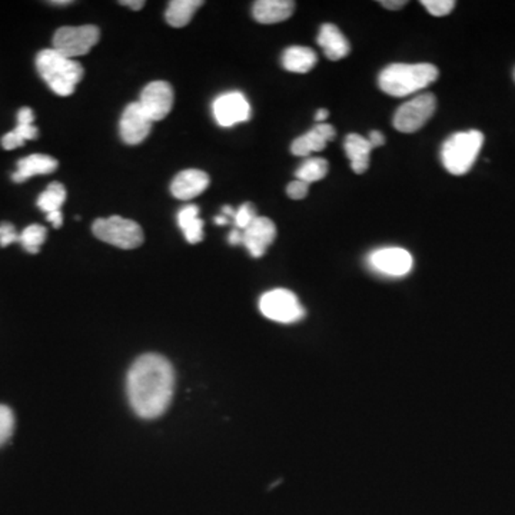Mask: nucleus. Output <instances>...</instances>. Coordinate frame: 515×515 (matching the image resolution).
<instances>
[{
  "instance_id": "17",
  "label": "nucleus",
  "mask_w": 515,
  "mask_h": 515,
  "mask_svg": "<svg viewBox=\"0 0 515 515\" xmlns=\"http://www.w3.org/2000/svg\"><path fill=\"white\" fill-rule=\"evenodd\" d=\"M295 6L292 0H258L252 7V14L259 23H279L288 21L295 12Z\"/></svg>"
},
{
  "instance_id": "18",
  "label": "nucleus",
  "mask_w": 515,
  "mask_h": 515,
  "mask_svg": "<svg viewBox=\"0 0 515 515\" xmlns=\"http://www.w3.org/2000/svg\"><path fill=\"white\" fill-rule=\"evenodd\" d=\"M58 161L49 154H33L17 162V169L12 175L14 183H21L38 175H49L58 169Z\"/></svg>"
},
{
  "instance_id": "6",
  "label": "nucleus",
  "mask_w": 515,
  "mask_h": 515,
  "mask_svg": "<svg viewBox=\"0 0 515 515\" xmlns=\"http://www.w3.org/2000/svg\"><path fill=\"white\" fill-rule=\"evenodd\" d=\"M262 315L279 323H294L303 320L305 309L294 292L288 289H272L259 299Z\"/></svg>"
},
{
  "instance_id": "23",
  "label": "nucleus",
  "mask_w": 515,
  "mask_h": 515,
  "mask_svg": "<svg viewBox=\"0 0 515 515\" xmlns=\"http://www.w3.org/2000/svg\"><path fill=\"white\" fill-rule=\"evenodd\" d=\"M202 5V0H172L166 9V22L173 28H183Z\"/></svg>"
},
{
  "instance_id": "38",
  "label": "nucleus",
  "mask_w": 515,
  "mask_h": 515,
  "mask_svg": "<svg viewBox=\"0 0 515 515\" xmlns=\"http://www.w3.org/2000/svg\"><path fill=\"white\" fill-rule=\"evenodd\" d=\"M222 215L223 217H232L234 218L235 211L230 208V206H223L222 208Z\"/></svg>"
},
{
  "instance_id": "3",
  "label": "nucleus",
  "mask_w": 515,
  "mask_h": 515,
  "mask_svg": "<svg viewBox=\"0 0 515 515\" xmlns=\"http://www.w3.org/2000/svg\"><path fill=\"white\" fill-rule=\"evenodd\" d=\"M36 68L42 80L59 97H70L83 80L85 70L73 59L65 58L55 49H45L36 56Z\"/></svg>"
},
{
  "instance_id": "32",
  "label": "nucleus",
  "mask_w": 515,
  "mask_h": 515,
  "mask_svg": "<svg viewBox=\"0 0 515 515\" xmlns=\"http://www.w3.org/2000/svg\"><path fill=\"white\" fill-rule=\"evenodd\" d=\"M379 5L384 6L385 9H389V11H399V9L406 6L407 0H381Z\"/></svg>"
},
{
  "instance_id": "29",
  "label": "nucleus",
  "mask_w": 515,
  "mask_h": 515,
  "mask_svg": "<svg viewBox=\"0 0 515 515\" xmlns=\"http://www.w3.org/2000/svg\"><path fill=\"white\" fill-rule=\"evenodd\" d=\"M421 5L426 7L429 14L435 17L446 16L455 7L454 0H423Z\"/></svg>"
},
{
  "instance_id": "8",
  "label": "nucleus",
  "mask_w": 515,
  "mask_h": 515,
  "mask_svg": "<svg viewBox=\"0 0 515 515\" xmlns=\"http://www.w3.org/2000/svg\"><path fill=\"white\" fill-rule=\"evenodd\" d=\"M435 109L436 98L433 93H424L401 105L395 112L392 124L402 134H414L433 117Z\"/></svg>"
},
{
  "instance_id": "31",
  "label": "nucleus",
  "mask_w": 515,
  "mask_h": 515,
  "mask_svg": "<svg viewBox=\"0 0 515 515\" xmlns=\"http://www.w3.org/2000/svg\"><path fill=\"white\" fill-rule=\"evenodd\" d=\"M308 183L298 181V179L289 183L288 188H286V193H288L289 198L294 201L304 200V198L308 195Z\"/></svg>"
},
{
  "instance_id": "19",
  "label": "nucleus",
  "mask_w": 515,
  "mask_h": 515,
  "mask_svg": "<svg viewBox=\"0 0 515 515\" xmlns=\"http://www.w3.org/2000/svg\"><path fill=\"white\" fill-rule=\"evenodd\" d=\"M318 45L323 49L326 58L330 61H341L347 58L350 53V42L343 36L342 32L332 23H325L321 26L318 33Z\"/></svg>"
},
{
  "instance_id": "39",
  "label": "nucleus",
  "mask_w": 515,
  "mask_h": 515,
  "mask_svg": "<svg viewBox=\"0 0 515 515\" xmlns=\"http://www.w3.org/2000/svg\"><path fill=\"white\" fill-rule=\"evenodd\" d=\"M215 223H217V225H220V227H223V225H228V218L227 217H223V215H220V217L215 218Z\"/></svg>"
},
{
  "instance_id": "26",
  "label": "nucleus",
  "mask_w": 515,
  "mask_h": 515,
  "mask_svg": "<svg viewBox=\"0 0 515 515\" xmlns=\"http://www.w3.org/2000/svg\"><path fill=\"white\" fill-rule=\"evenodd\" d=\"M46 235H48V229L45 227L33 223L28 228H24L19 242L24 248V251H28L29 254H38L39 249L46 240Z\"/></svg>"
},
{
  "instance_id": "36",
  "label": "nucleus",
  "mask_w": 515,
  "mask_h": 515,
  "mask_svg": "<svg viewBox=\"0 0 515 515\" xmlns=\"http://www.w3.org/2000/svg\"><path fill=\"white\" fill-rule=\"evenodd\" d=\"M228 240H229L230 245L242 244V234H240L239 229L232 230V232H230L229 238H228Z\"/></svg>"
},
{
  "instance_id": "35",
  "label": "nucleus",
  "mask_w": 515,
  "mask_h": 515,
  "mask_svg": "<svg viewBox=\"0 0 515 515\" xmlns=\"http://www.w3.org/2000/svg\"><path fill=\"white\" fill-rule=\"evenodd\" d=\"M120 5L131 7L132 11H141L142 7L145 6V2L144 0H125V2H120Z\"/></svg>"
},
{
  "instance_id": "2",
  "label": "nucleus",
  "mask_w": 515,
  "mask_h": 515,
  "mask_svg": "<svg viewBox=\"0 0 515 515\" xmlns=\"http://www.w3.org/2000/svg\"><path fill=\"white\" fill-rule=\"evenodd\" d=\"M440 76L431 63H394L378 76V85L389 97L406 98L426 89Z\"/></svg>"
},
{
  "instance_id": "22",
  "label": "nucleus",
  "mask_w": 515,
  "mask_h": 515,
  "mask_svg": "<svg viewBox=\"0 0 515 515\" xmlns=\"http://www.w3.org/2000/svg\"><path fill=\"white\" fill-rule=\"evenodd\" d=\"M178 225L185 234L189 244H200L203 240V220L200 218V208L196 205L183 206L178 212Z\"/></svg>"
},
{
  "instance_id": "12",
  "label": "nucleus",
  "mask_w": 515,
  "mask_h": 515,
  "mask_svg": "<svg viewBox=\"0 0 515 515\" xmlns=\"http://www.w3.org/2000/svg\"><path fill=\"white\" fill-rule=\"evenodd\" d=\"M151 129L152 120L145 115L139 103H131L125 108L119 122V134L125 144H142L151 134Z\"/></svg>"
},
{
  "instance_id": "28",
  "label": "nucleus",
  "mask_w": 515,
  "mask_h": 515,
  "mask_svg": "<svg viewBox=\"0 0 515 515\" xmlns=\"http://www.w3.org/2000/svg\"><path fill=\"white\" fill-rule=\"evenodd\" d=\"M257 211H255V206L252 203H242L234 215L235 227H237V229L245 230L257 220Z\"/></svg>"
},
{
  "instance_id": "33",
  "label": "nucleus",
  "mask_w": 515,
  "mask_h": 515,
  "mask_svg": "<svg viewBox=\"0 0 515 515\" xmlns=\"http://www.w3.org/2000/svg\"><path fill=\"white\" fill-rule=\"evenodd\" d=\"M368 141L371 144L372 149L379 148L385 144V136L379 131H372Z\"/></svg>"
},
{
  "instance_id": "34",
  "label": "nucleus",
  "mask_w": 515,
  "mask_h": 515,
  "mask_svg": "<svg viewBox=\"0 0 515 515\" xmlns=\"http://www.w3.org/2000/svg\"><path fill=\"white\" fill-rule=\"evenodd\" d=\"M46 220H48L49 222H52V225H53V227L55 228L62 227L63 217H62V212H61V211H55V212L48 213V217H46Z\"/></svg>"
},
{
  "instance_id": "5",
  "label": "nucleus",
  "mask_w": 515,
  "mask_h": 515,
  "mask_svg": "<svg viewBox=\"0 0 515 515\" xmlns=\"http://www.w3.org/2000/svg\"><path fill=\"white\" fill-rule=\"evenodd\" d=\"M92 230L98 239L120 249H136L145 240L144 230L139 223L117 215L95 220Z\"/></svg>"
},
{
  "instance_id": "7",
  "label": "nucleus",
  "mask_w": 515,
  "mask_h": 515,
  "mask_svg": "<svg viewBox=\"0 0 515 515\" xmlns=\"http://www.w3.org/2000/svg\"><path fill=\"white\" fill-rule=\"evenodd\" d=\"M100 31L97 26H63L53 36V49L68 59L89 53L90 49L99 42Z\"/></svg>"
},
{
  "instance_id": "20",
  "label": "nucleus",
  "mask_w": 515,
  "mask_h": 515,
  "mask_svg": "<svg viewBox=\"0 0 515 515\" xmlns=\"http://www.w3.org/2000/svg\"><path fill=\"white\" fill-rule=\"evenodd\" d=\"M343 148H345L348 159H350L351 169L355 173H364L368 171L372 151L371 144L368 139L358 134H350L345 137Z\"/></svg>"
},
{
  "instance_id": "1",
  "label": "nucleus",
  "mask_w": 515,
  "mask_h": 515,
  "mask_svg": "<svg viewBox=\"0 0 515 515\" xmlns=\"http://www.w3.org/2000/svg\"><path fill=\"white\" fill-rule=\"evenodd\" d=\"M175 389V371L165 357L145 354L127 372L126 391L135 414L144 419L164 416Z\"/></svg>"
},
{
  "instance_id": "11",
  "label": "nucleus",
  "mask_w": 515,
  "mask_h": 515,
  "mask_svg": "<svg viewBox=\"0 0 515 515\" xmlns=\"http://www.w3.org/2000/svg\"><path fill=\"white\" fill-rule=\"evenodd\" d=\"M368 262L375 271L389 276H404L409 274L414 265L412 255L402 248H382L372 252Z\"/></svg>"
},
{
  "instance_id": "9",
  "label": "nucleus",
  "mask_w": 515,
  "mask_h": 515,
  "mask_svg": "<svg viewBox=\"0 0 515 515\" xmlns=\"http://www.w3.org/2000/svg\"><path fill=\"white\" fill-rule=\"evenodd\" d=\"M137 103L152 122L165 119L173 107V89L168 82L156 80L145 86Z\"/></svg>"
},
{
  "instance_id": "14",
  "label": "nucleus",
  "mask_w": 515,
  "mask_h": 515,
  "mask_svg": "<svg viewBox=\"0 0 515 515\" xmlns=\"http://www.w3.org/2000/svg\"><path fill=\"white\" fill-rule=\"evenodd\" d=\"M210 186V176L201 169H185L173 179L171 185L172 195L176 200L191 201L205 192Z\"/></svg>"
},
{
  "instance_id": "30",
  "label": "nucleus",
  "mask_w": 515,
  "mask_h": 515,
  "mask_svg": "<svg viewBox=\"0 0 515 515\" xmlns=\"http://www.w3.org/2000/svg\"><path fill=\"white\" fill-rule=\"evenodd\" d=\"M19 239H21V235L17 234L12 223L4 222L0 225V247H9L14 242H19Z\"/></svg>"
},
{
  "instance_id": "4",
  "label": "nucleus",
  "mask_w": 515,
  "mask_h": 515,
  "mask_svg": "<svg viewBox=\"0 0 515 515\" xmlns=\"http://www.w3.org/2000/svg\"><path fill=\"white\" fill-rule=\"evenodd\" d=\"M484 145V135L480 131L457 132L451 135L441 148V161L451 175H465L474 166Z\"/></svg>"
},
{
  "instance_id": "37",
  "label": "nucleus",
  "mask_w": 515,
  "mask_h": 515,
  "mask_svg": "<svg viewBox=\"0 0 515 515\" xmlns=\"http://www.w3.org/2000/svg\"><path fill=\"white\" fill-rule=\"evenodd\" d=\"M328 117H330V112H328V110L318 109V112L315 114V120L318 122V124H323V120H325Z\"/></svg>"
},
{
  "instance_id": "25",
  "label": "nucleus",
  "mask_w": 515,
  "mask_h": 515,
  "mask_svg": "<svg viewBox=\"0 0 515 515\" xmlns=\"http://www.w3.org/2000/svg\"><path fill=\"white\" fill-rule=\"evenodd\" d=\"M328 161L323 158H309L308 161L304 162L303 165L299 166L298 171L295 172V176L298 181H303L305 183H318L321 179L325 178L328 173Z\"/></svg>"
},
{
  "instance_id": "40",
  "label": "nucleus",
  "mask_w": 515,
  "mask_h": 515,
  "mask_svg": "<svg viewBox=\"0 0 515 515\" xmlns=\"http://www.w3.org/2000/svg\"><path fill=\"white\" fill-rule=\"evenodd\" d=\"M53 5H70L72 2L70 0H62V2H51Z\"/></svg>"
},
{
  "instance_id": "13",
  "label": "nucleus",
  "mask_w": 515,
  "mask_h": 515,
  "mask_svg": "<svg viewBox=\"0 0 515 515\" xmlns=\"http://www.w3.org/2000/svg\"><path fill=\"white\" fill-rule=\"evenodd\" d=\"M276 238V227L269 218L257 220L242 232V244L254 258H261Z\"/></svg>"
},
{
  "instance_id": "21",
  "label": "nucleus",
  "mask_w": 515,
  "mask_h": 515,
  "mask_svg": "<svg viewBox=\"0 0 515 515\" xmlns=\"http://www.w3.org/2000/svg\"><path fill=\"white\" fill-rule=\"evenodd\" d=\"M315 52L305 46H291L282 55V66L292 73H308L316 65Z\"/></svg>"
},
{
  "instance_id": "24",
  "label": "nucleus",
  "mask_w": 515,
  "mask_h": 515,
  "mask_svg": "<svg viewBox=\"0 0 515 515\" xmlns=\"http://www.w3.org/2000/svg\"><path fill=\"white\" fill-rule=\"evenodd\" d=\"M66 201V189L62 183H52L51 185L46 188V191L39 195L38 206L39 210L43 211V212L51 213L55 212V211H61L63 203Z\"/></svg>"
},
{
  "instance_id": "16",
  "label": "nucleus",
  "mask_w": 515,
  "mask_h": 515,
  "mask_svg": "<svg viewBox=\"0 0 515 515\" xmlns=\"http://www.w3.org/2000/svg\"><path fill=\"white\" fill-rule=\"evenodd\" d=\"M34 114L31 108H22L17 112V126L2 137V146L6 151L23 146L24 142L38 139L39 129L33 125Z\"/></svg>"
},
{
  "instance_id": "15",
  "label": "nucleus",
  "mask_w": 515,
  "mask_h": 515,
  "mask_svg": "<svg viewBox=\"0 0 515 515\" xmlns=\"http://www.w3.org/2000/svg\"><path fill=\"white\" fill-rule=\"evenodd\" d=\"M337 137V131L332 125L318 124L306 132L303 136L296 137L292 142L291 152L295 156H306L313 152H321L326 148V144Z\"/></svg>"
},
{
  "instance_id": "10",
  "label": "nucleus",
  "mask_w": 515,
  "mask_h": 515,
  "mask_svg": "<svg viewBox=\"0 0 515 515\" xmlns=\"http://www.w3.org/2000/svg\"><path fill=\"white\" fill-rule=\"evenodd\" d=\"M213 117L222 127L234 126L251 117V105L240 92L223 93L213 100Z\"/></svg>"
},
{
  "instance_id": "27",
  "label": "nucleus",
  "mask_w": 515,
  "mask_h": 515,
  "mask_svg": "<svg viewBox=\"0 0 515 515\" xmlns=\"http://www.w3.org/2000/svg\"><path fill=\"white\" fill-rule=\"evenodd\" d=\"M14 431V414L7 406H0V446L11 440Z\"/></svg>"
}]
</instances>
